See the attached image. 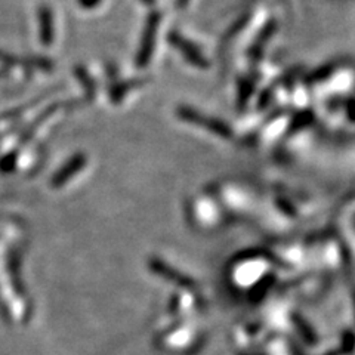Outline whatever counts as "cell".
<instances>
[{
	"mask_svg": "<svg viewBox=\"0 0 355 355\" xmlns=\"http://www.w3.org/2000/svg\"><path fill=\"white\" fill-rule=\"evenodd\" d=\"M40 37L44 44H51L53 39V21H52V14L49 8H42L40 9Z\"/></svg>",
	"mask_w": 355,
	"mask_h": 355,
	"instance_id": "1",
	"label": "cell"
},
{
	"mask_svg": "<svg viewBox=\"0 0 355 355\" xmlns=\"http://www.w3.org/2000/svg\"><path fill=\"white\" fill-rule=\"evenodd\" d=\"M80 3L83 6H94L96 3V0H80Z\"/></svg>",
	"mask_w": 355,
	"mask_h": 355,
	"instance_id": "2",
	"label": "cell"
}]
</instances>
